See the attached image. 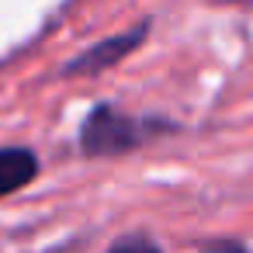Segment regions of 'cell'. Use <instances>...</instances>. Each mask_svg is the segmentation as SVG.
<instances>
[{"mask_svg":"<svg viewBox=\"0 0 253 253\" xmlns=\"http://www.w3.org/2000/svg\"><path fill=\"white\" fill-rule=\"evenodd\" d=\"M39 173V156L25 146H7L0 149V198L21 191L25 184H32Z\"/></svg>","mask_w":253,"mask_h":253,"instance_id":"cell-3","label":"cell"},{"mask_svg":"<svg viewBox=\"0 0 253 253\" xmlns=\"http://www.w3.org/2000/svg\"><path fill=\"white\" fill-rule=\"evenodd\" d=\"M146 35H149V21H139L132 32L111 35V39H104V42L84 49V52L63 70V77H94V73H104V70L118 66L122 59H128V56L146 42Z\"/></svg>","mask_w":253,"mask_h":253,"instance_id":"cell-2","label":"cell"},{"mask_svg":"<svg viewBox=\"0 0 253 253\" xmlns=\"http://www.w3.org/2000/svg\"><path fill=\"white\" fill-rule=\"evenodd\" d=\"M222 4H243V0H222Z\"/></svg>","mask_w":253,"mask_h":253,"instance_id":"cell-5","label":"cell"},{"mask_svg":"<svg viewBox=\"0 0 253 253\" xmlns=\"http://www.w3.org/2000/svg\"><path fill=\"white\" fill-rule=\"evenodd\" d=\"M160 132H173V122L160 118H135L115 104H94L80 125V153L104 160L139 149L142 142L156 139Z\"/></svg>","mask_w":253,"mask_h":253,"instance_id":"cell-1","label":"cell"},{"mask_svg":"<svg viewBox=\"0 0 253 253\" xmlns=\"http://www.w3.org/2000/svg\"><path fill=\"white\" fill-rule=\"evenodd\" d=\"M111 250H160V243L149 236H122L111 243Z\"/></svg>","mask_w":253,"mask_h":253,"instance_id":"cell-4","label":"cell"}]
</instances>
